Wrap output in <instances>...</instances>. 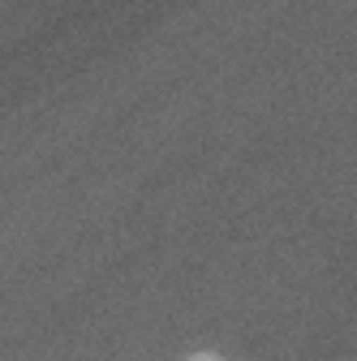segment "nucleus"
<instances>
[{"mask_svg": "<svg viewBox=\"0 0 357 361\" xmlns=\"http://www.w3.org/2000/svg\"><path fill=\"white\" fill-rule=\"evenodd\" d=\"M186 361H224V357H215V353H194V357H186Z\"/></svg>", "mask_w": 357, "mask_h": 361, "instance_id": "f257e3e1", "label": "nucleus"}]
</instances>
